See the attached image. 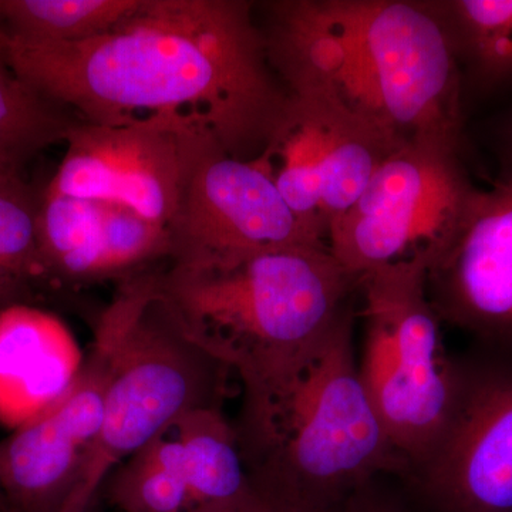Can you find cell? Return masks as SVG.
Returning <instances> with one entry per match:
<instances>
[{
  "label": "cell",
  "mask_w": 512,
  "mask_h": 512,
  "mask_svg": "<svg viewBox=\"0 0 512 512\" xmlns=\"http://www.w3.org/2000/svg\"><path fill=\"white\" fill-rule=\"evenodd\" d=\"M0 45L20 79L87 123L197 114L228 154L245 160L265 150L288 107L247 0H140L87 42L0 36Z\"/></svg>",
  "instance_id": "obj_1"
},
{
  "label": "cell",
  "mask_w": 512,
  "mask_h": 512,
  "mask_svg": "<svg viewBox=\"0 0 512 512\" xmlns=\"http://www.w3.org/2000/svg\"><path fill=\"white\" fill-rule=\"evenodd\" d=\"M259 25L291 97L393 138L464 150V87L436 0H275Z\"/></svg>",
  "instance_id": "obj_2"
},
{
  "label": "cell",
  "mask_w": 512,
  "mask_h": 512,
  "mask_svg": "<svg viewBox=\"0 0 512 512\" xmlns=\"http://www.w3.org/2000/svg\"><path fill=\"white\" fill-rule=\"evenodd\" d=\"M355 305L284 372L242 386L239 453L252 490L295 512H342L397 454L359 375Z\"/></svg>",
  "instance_id": "obj_3"
},
{
  "label": "cell",
  "mask_w": 512,
  "mask_h": 512,
  "mask_svg": "<svg viewBox=\"0 0 512 512\" xmlns=\"http://www.w3.org/2000/svg\"><path fill=\"white\" fill-rule=\"evenodd\" d=\"M157 293L195 345L241 386L284 372L355 305L359 281L328 247L271 249L218 264H167Z\"/></svg>",
  "instance_id": "obj_4"
},
{
  "label": "cell",
  "mask_w": 512,
  "mask_h": 512,
  "mask_svg": "<svg viewBox=\"0 0 512 512\" xmlns=\"http://www.w3.org/2000/svg\"><path fill=\"white\" fill-rule=\"evenodd\" d=\"M157 269L121 282L126 315L104 400L103 424L67 512L89 510L111 471L185 414L224 407L234 373L185 336L157 293Z\"/></svg>",
  "instance_id": "obj_5"
},
{
  "label": "cell",
  "mask_w": 512,
  "mask_h": 512,
  "mask_svg": "<svg viewBox=\"0 0 512 512\" xmlns=\"http://www.w3.org/2000/svg\"><path fill=\"white\" fill-rule=\"evenodd\" d=\"M427 268V261L417 259L359 279V375L406 471L436 443L450 410L456 373L454 355L444 346L443 323L427 295Z\"/></svg>",
  "instance_id": "obj_6"
},
{
  "label": "cell",
  "mask_w": 512,
  "mask_h": 512,
  "mask_svg": "<svg viewBox=\"0 0 512 512\" xmlns=\"http://www.w3.org/2000/svg\"><path fill=\"white\" fill-rule=\"evenodd\" d=\"M476 188L463 151L439 141L404 143L330 229V254L357 281L384 266L430 264Z\"/></svg>",
  "instance_id": "obj_7"
},
{
  "label": "cell",
  "mask_w": 512,
  "mask_h": 512,
  "mask_svg": "<svg viewBox=\"0 0 512 512\" xmlns=\"http://www.w3.org/2000/svg\"><path fill=\"white\" fill-rule=\"evenodd\" d=\"M454 389L436 443L400 481L417 512H512V350L454 356Z\"/></svg>",
  "instance_id": "obj_8"
},
{
  "label": "cell",
  "mask_w": 512,
  "mask_h": 512,
  "mask_svg": "<svg viewBox=\"0 0 512 512\" xmlns=\"http://www.w3.org/2000/svg\"><path fill=\"white\" fill-rule=\"evenodd\" d=\"M46 190L120 205L170 228L195 164L218 143L197 114L163 111L120 124L80 120Z\"/></svg>",
  "instance_id": "obj_9"
},
{
  "label": "cell",
  "mask_w": 512,
  "mask_h": 512,
  "mask_svg": "<svg viewBox=\"0 0 512 512\" xmlns=\"http://www.w3.org/2000/svg\"><path fill=\"white\" fill-rule=\"evenodd\" d=\"M170 234V264H218L271 249L323 245L276 187L266 158L212 144L192 170Z\"/></svg>",
  "instance_id": "obj_10"
},
{
  "label": "cell",
  "mask_w": 512,
  "mask_h": 512,
  "mask_svg": "<svg viewBox=\"0 0 512 512\" xmlns=\"http://www.w3.org/2000/svg\"><path fill=\"white\" fill-rule=\"evenodd\" d=\"M124 315L126 301L117 292L72 389L0 441V498L13 512H59L79 485L103 424Z\"/></svg>",
  "instance_id": "obj_11"
},
{
  "label": "cell",
  "mask_w": 512,
  "mask_h": 512,
  "mask_svg": "<svg viewBox=\"0 0 512 512\" xmlns=\"http://www.w3.org/2000/svg\"><path fill=\"white\" fill-rule=\"evenodd\" d=\"M402 144L318 101L289 96L261 154L289 207L328 245L330 229Z\"/></svg>",
  "instance_id": "obj_12"
},
{
  "label": "cell",
  "mask_w": 512,
  "mask_h": 512,
  "mask_svg": "<svg viewBox=\"0 0 512 512\" xmlns=\"http://www.w3.org/2000/svg\"><path fill=\"white\" fill-rule=\"evenodd\" d=\"M427 295L443 325L474 345L512 350V177L476 188L457 228L427 268Z\"/></svg>",
  "instance_id": "obj_13"
},
{
  "label": "cell",
  "mask_w": 512,
  "mask_h": 512,
  "mask_svg": "<svg viewBox=\"0 0 512 512\" xmlns=\"http://www.w3.org/2000/svg\"><path fill=\"white\" fill-rule=\"evenodd\" d=\"M37 241L53 289L127 281L170 258L167 229L120 205L47 190L40 194Z\"/></svg>",
  "instance_id": "obj_14"
},
{
  "label": "cell",
  "mask_w": 512,
  "mask_h": 512,
  "mask_svg": "<svg viewBox=\"0 0 512 512\" xmlns=\"http://www.w3.org/2000/svg\"><path fill=\"white\" fill-rule=\"evenodd\" d=\"M84 357L56 316L20 305L0 313V414L28 423L72 389Z\"/></svg>",
  "instance_id": "obj_15"
},
{
  "label": "cell",
  "mask_w": 512,
  "mask_h": 512,
  "mask_svg": "<svg viewBox=\"0 0 512 512\" xmlns=\"http://www.w3.org/2000/svg\"><path fill=\"white\" fill-rule=\"evenodd\" d=\"M453 43L464 99L512 94V0H436Z\"/></svg>",
  "instance_id": "obj_16"
},
{
  "label": "cell",
  "mask_w": 512,
  "mask_h": 512,
  "mask_svg": "<svg viewBox=\"0 0 512 512\" xmlns=\"http://www.w3.org/2000/svg\"><path fill=\"white\" fill-rule=\"evenodd\" d=\"M170 433L183 450L188 483L201 512L224 511L251 493L234 421L224 409L192 410Z\"/></svg>",
  "instance_id": "obj_17"
},
{
  "label": "cell",
  "mask_w": 512,
  "mask_h": 512,
  "mask_svg": "<svg viewBox=\"0 0 512 512\" xmlns=\"http://www.w3.org/2000/svg\"><path fill=\"white\" fill-rule=\"evenodd\" d=\"M140 0H0V36L35 45H70L106 35Z\"/></svg>",
  "instance_id": "obj_18"
},
{
  "label": "cell",
  "mask_w": 512,
  "mask_h": 512,
  "mask_svg": "<svg viewBox=\"0 0 512 512\" xmlns=\"http://www.w3.org/2000/svg\"><path fill=\"white\" fill-rule=\"evenodd\" d=\"M39 202L22 175L0 173V313L53 289L37 241Z\"/></svg>",
  "instance_id": "obj_19"
},
{
  "label": "cell",
  "mask_w": 512,
  "mask_h": 512,
  "mask_svg": "<svg viewBox=\"0 0 512 512\" xmlns=\"http://www.w3.org/2000/svg\"><path fill=\"white\" fill-rule=\"evenodd\" d=\"M82 120L20 79L0 45V173L20 174Z\"/></svg>",
  "instance_id": "obj_20"
},
{
  "label": "cell",
  "mask_w": 512,
  "mask_h": 512,
  "mask_svg": "<svg viewBox=\"0 0 512 512\" xmlns=\"http://www.w3.org/2000/svg\"><path fill=\"white\" fill-rule=\"evenodd\" d=\"M107 480L111 503L121 512H201L183 450L170 430L114 468Z\"/></svg>",
  "instance_id": "obj_21"
},
{
  "label": "cell",
  "mask_w": 512,
  "mask_h": 512,
  "mask_svg": "<svg viewBox=\"0 0 512 512\" xmlns=\"http://www.w3.org/2000/svg\"><path fill=\"white\" fill-rule=\"evenodd\" d=\"M386 478L389 477L379 478L357 491L342 512H410L402 491L394 495L384 487Z\"/></svg>",
  "instance_id": "obj_22"
},
{
  "label": "cell",
  "mask_w": 512,
  "mask_h": 512,
  "mask_svg": "<svg viewBox=\"0 0 512 512\" xmlns=\"http://www.w3.org/2000/svg\"><path fill=\"white\" fill-rule=\"evenodd\" d=\"M491 141L501 164V174L512 177V106L498 114L491 124Z\"/></svg>",
  "instance_id": "obj_23"
},
{
  "label": "cell",
  "mask_w": 512,
  "mask_h": 512,
  "mask_svg": "<svg viewBox=\"0 0 512 512\" xmlns=\"http://www.w3.org/2000/svg\"><path fill=\"white\" fill-rule=\"evenodd\" d=\"M221 512H295L288 510V508L281 507V505L272 503V501L266 500L265 497L255 493L254 490L242 498L237 504L231 505V507L225 508Z\"/></svg>",
  "instance_id": "obj_24"
},
{
  "label": "cell",
  "mask_w": 512,
  "mask_h": 512,
  "mask_svg": "<svg viewBox=\"0 0 512 512\" xmlns=\"http://www.w3.org/2000/svg\"><path fill=\"white\" fill-rule=\"evenodd\" d=\"M83 512H92V511H90V508H89V510H86V511H83Z\"/></svg>",
  "instance_id": "obj_25"
}]
</instances>
